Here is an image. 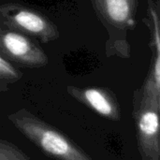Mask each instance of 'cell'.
<instances>
[{
	"instance_id": "cell-1",
	"label": "cell",
	"mask_w": 160,
	"mask_h": 160,
	"mask_svg": "<svg viewBox=\"0 0 160 160\" xmlns=\"http://www.w3.org/2000/svg\"><path fill=\"white\" fill-rule=\"evenodd\" d=\"M15 128L47 157L64 160H90L69 138L28 111L22 109L8 116Z\"/></svg>"
},
{
	"instance_id": "cell-2",
	"label": "cell",
	"mask_w": 160,
	"mask_h": 160,
	"mask_svg": "<svg viewBox=\"0 0 160 160\" xmlns=\"http://www.w3.org/2000/svg\"><path fill=\"white\" fill-rule=\"evenodd\" d=\"M95 12L108 32L106 55L130 57L128 35L136 27L138 0H91Z\"/></svg>"
},
{
	"instance_id": "cell-3",
	"label": "cell",
	"mask_w": 160,
	"mask_h": 160,
	"mask_svg": "<svg viewBox=\"0 0 160 160\" xmlns=\"http://www.w3.org/2000/svg\"><path fill=\"white\" fill-rule=\"evenodd\" d=\"M0 26L22 33L38 43L60 38L57 25L49 16L21 0H0Z\"/></svg>"
},
{
	"instance_id": "cell-4",
	"label": "cell",
	"mask_w": 160,
	"mask_h": 160,
	"mask_svg": "<svg viewBox=\"0 0 160 160\" xmlns=\"http://www.w3.org/2000/svg\"><path fill=\"white\" fill-rule=\"evenodd\" d=\"M133 105L141 157L143 160H159L160 102L149 98L138 89L134 93Z\"/></svg>"
},
{
	"instance_id": "cell-5",
	"label": "cell",
	"mask_w": 160,
	"mask_h": 160,
	"mask_svg": "<svg viewBox=\"0 0 160 160\" xmlns=\"http://www.w3.org/2000/svg\"><path fill=\"white\" fill-rule=\"evenodd\" d=\"M0 55L14 66L39 68L49 59L38 41L30 37L0 26Z\"/></svg>"
},
{
	"instance_id": "cell-6",
	"label": "cell",
	"mask_w": 160,
	"mask_h": 160,
	"mask_svg": "<svg viewBox=\"0 0 160 160\" xmlns=\"http://www.w3.org/2000/svg\"><path fill=\"white\" fill-rule=\"evenodd\" d=\"M67 90L71 97L99 115L112 121L120 120V107L115 95L111 90L102 87L79 88L72 85L68 86Z\"/></svg>"
},
{
	"instance_id": "cell-7",
	"label": "cell",
	"mask_w": 160,
	"mask_h": 160,
	"mask_svg": "<svg viewBox=\"0 0 160 160\" xmlns=\"http://www.w3.org/2000/svg\"><path fill=\"white\" fill-rule=\"evenodd\" d=\"M23 73L14 65L0 55V92L8 91L9 87L19 82Z\"/></svg>"
},
{
	"instance_id": "cell-8",
	"label": "cell",
	"mask_w": 160,
	"mask_h": 160,
	"mask_svg": "<svg viewBox=\"0 0 160 160\" xmlns=\"http://www.w3.org/2000/svg\"><path fill=\"white\" fill-rule=\"evenodd\" d=\"M30 158L26 156L14 144L7 141L0 140V160H28Z\"/></svg>"
}]
</instances>
